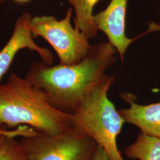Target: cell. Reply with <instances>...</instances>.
I'll return each mask as SVG.
<instances>
[{"label":"cell","mask_w":160,"mask_h":160,"mask_svg":"<svg viewBox=\"0 0 160 160\" xmlns=\"http://www.w3.org/2000/svg\"><path fill=\"white\" fill-rule=\"evenodd\" d=\"M116 53L110 43L100 42L92 45L86 57L74 65L33 63L26 78L44 92L55 107L72 112L117 61Z\"/></svg>","instance_id":"cell-1"},{"label":"cell","mask_w":160,"mask_h":160,"mask_svg":"<svg viewBox=\"0 0 160 160\" xmlns=\"http://www.w3.org/2000/svg\"><path fill=\"white\" fill-rule=\"evenodd\" d=\"M0 125H26L40 133L58 134L72 128L71 113L55 107L39 88L12 72L0 85Z\"/></svg>","instance_id":"cell-2"},{"label":"cell","mask_w":160,"mask_h":160,"mask_svg":"<svg viewBox=\"0 0 160 160\" xmlns=\"http://www.w3.org/2000/svg\"><path fill=\"white\" fill-rule=\"evenodd\" d=\"M114 75H105L86 99L71 113V127L91 138L113 160H124L117 145L125 120L109 100Z\"/></svg>","instance_id":"cell-3"},{"label":"cell","mask_w":160,"mask_h":160,"mask_svg":"<svg viewBox=\"0 0 160 160\" xmlns=\"http://www.w3.org/2000/svg\"><path fill=\"white\" fill-rule=\"evenodd\" d=\"M72 12L69 8L60 20L53 16L32 17L29 25L33 37L45 39L57 53L60 64L65 65L79 63L92 48L84 33L72 26Z\"/></svg>","instance_id":"cell-4"},{"label":"cell","mask_w":160,"mask_h":160,"mask_svg":"<svg viewBox=\"0 0 160 160\" xmlns=\"http://www.w3.org/2000/svg\"><path fill=\"white\" fill-rule=\"evenodd\" d=\"M20 142L24 160H92L98 145L72 128L58 134L38 133Z\"/></svg>","instance_id":"cell-5"},{"label":"cell","mask_w":160,"mask_h":160,"mask_svg":"<svg viewBox=\"0 0 160 160\" xmlns=\"http://www.w3.org/2000/svg\"><path fill=\"white\" fill-rule=\"evenodd\" d=\"M128 0H111L108 7L94 15L98 30L106 34L108 42L119 53L123 62L126 51L132 43L138 38H129L126 34V8Z\"/></svg>","instance_id":"cell-6"},{"label":"cell","mask_w":160,"mask_h":160,"mask_svg":"<svg viewBox=\"0 0 160 160\" xmlns=\"http://www.w3.org/2000/svg\"><path fill=\"white\" fill-rule=\"evenodd\" d=\"M32 17L29 12H24L18 18L10 39L0 51V81L10 68L17 52L23 49L36 52L43 62L48 65H51L53 62L51 52L38 46L33 40L34 37L29 26Z\"/></svg>","instance_id":"cell-7"},{"label":"cell","mask_w":160,"mask_h":160,"mask_svg":"<svg viewBox=\"0 0 160 160\" xmlns=\"http://www.w3.org/2000/svg\"><path fill=\"white\" fill-rule=\"evenodd\" d=\"M121 97L129 104L119 110L125 123L137 126L142 133L160 138V102L141 105L131 93H122Z\"/></svg>","instance_id":"cell-8"},{"label":"cell","mask_w":160,"mask_h":160,"mask_svg":"<svg viewBox=\"0 0 160 160\" xmlns=\"http://www.w3.org/2000/svg\"><path fill=\"white\" fill-rule=\"evenodd\" d=\"M75 12L74 25L88 39L97 36L98 29L94 21L93 8L100 0H67Z\"/></svg>","instance_id":"cell-9"},{"label":"cell","mask_w":160,"mask_h":160,"mask_svg":"<svg viewBox=\"0 0 160 160\" xmlns=\"http://www.w3.org/2000/svg\"><path fill=\"white\" fill-rule=\"evenodd\" d=\"M125 154L132 160H160V138L141 132L135 142L126 148Z\"/></svg>","instance_id":"cell-10"},{"label":"cell","mask_w":160,"mask_h":160,"mask_svg":"<svg viewBox=\"0 0 160 160\" xmlns=\"http://www.w3.org/2000/svg\"><path fill=\"white\" fill-rule=\"evenodd\" d=\"M0 160H24L22 145L16 138H6L0 147Z\"/></svg>","instance_id":"cell-11"},{"label":"cell","mask_w":160,"mask_h":160,"mask_svg":"<svg viewBox=\"0 0 160 160\" xmlns=\"http://www.w3.org/2000/svg\"><path fill=\"white\" fill-rule=\"evenodd\" d=\"M38 133L34 129L26 125L17 126L12 130H6L0 128V134L4 135L7 137L16 138L17 137L29 138L33 137Z\"/></svg>","instance_id":"cell-12"},{"label":"cell","mask_w":160,"mask_h":160,"mask_svg":"<svg viewBox=\"0 0 160 160\" xmlns=\"http://www.w3.org/2000/svg\"><path fill=\"white\" fill-rule=\"evenodd\" d=\"M92 160H113L105 150L100 146L97 145L92 154Z\"/></svg>","instance_id":"cell-13"},{"label":"cell","mask_w":160,"mask_h":160,"mask_svg":"<svg viewBox=\"0 0 160 160\" xmlns=\"http://www.w3.org/2000/svg\"><path fill=\"white\" fill-rule=\"evenodd\" d=\"M7 138V137L6 136V135L0 134V147L1 146V145L3 143V142L5 141V140H6Z\"/></svg>","instance_id":"cell-14"},{"label":"cell","mask_w":160,"mask_h":160,"mask_svg":"<svg viewBox=\"0 0 160 160\" xmlns=\"http://www.w3.org/2000/svg\"><path fill=\"white\" fill-rule=\"evenodd\" d=\"M17 1L18 2H21V3H24V2H29L30 0H14Z\"/></svg>","instance_id":"cell-15"},{"label":"cell","mask_w":160,"mask_h":160,"mask_svg":"<svg viewBox=\"0 0 160 160\" xmlns=\"http://www.w3.org/2000/svg\"><path fill=\"white\" fill-rule=\"evenodd\" d=\"M5 1H6V0H0V3H2V2H4Z\"/></svg>","instance_id":"cell-16"}]
</instances>
